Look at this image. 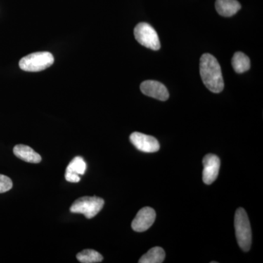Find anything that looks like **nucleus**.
<instances>
[{
	"label": "nucleus",
	"mask_w": 263,
	"mask_h": 263,
	"mask_svg": "<svg viewBox=\"0 0 263 263\" xmlns=\"http://www.w3.org/2000/svg\"><path fill=\"white\" fill-rule=\"evenodd\" d=\"M200 76L208 89L219 93L224 89V80L217 60L210 53H204L200 58Z\"/></svg>",
	"instance_id": "nucleus-1"
},
{
	"label": "nucleus",
	"mask_w": 263,
	"mask_h": 263,
	"mask_svg": "<svg viewBox=\"0 0 263 263\" xmlns=\"http://www.w3.org/2000/svg\"><path fill=\"white\" fill-rule=\"evenodd\" d=\"M235 229L240 248L243 252H249L252 245V229L247 212L242 208L235 212Z\"/></svg>",
	"instance_id": "nucleus-2"
},
{
	"label": "nucleus",
	"mask_w": 263,
	"mask_h": 263,
	"mask_svg": "<svg viewBox=\"0 0 263 263\" xmlns=\"http://www.w3.org/2000/svg\"><path fill=\"white\" fill-rule=\"evenodd\" d=\"M54 58L50 52L41 51L30 53L19 62V67L27 72H39L51 67Z\"/></svg>",
	"instance_id": "nucleus-3"
},
{
	"label": "nucleus",
	"mask_w": 263,
	"mask_h": 263,
	"mask_svg": "<svg viewBox=\"0 0 263 263\" xmlns=\"http://www.w3.org/2000/svg\"><path fill=\"white\" fill-rule=\"evenodd\" d=\"M104 204L105 201L100 197H83L73 202L70 210L73 214H84L87 219H91L103 209Z\"/></svg>",
	"instance_id": "nucleus-4"
},
{
	"label": "nucleus",
	"mask_w": 263,
	"mask_h": 263,
	"mask_svg": "<svg viewBox=\"0 0 263 263\" xmlns=\"http://www.w3.org/2000/svg\"><path fill=\"white\" fill-rule=\"evenodd\" d=\"M135 37L142 46L150 48L152 50H157L160 48V39L157 32L150 24L140 23L135 27Z\"/></svg>",
	"instance_id": "nucleus-5"
},
{
	"label": "nucleus",
	"mask_w": 263,
	"mask_h": 263,
	"mask_svg": "<svg viewBox=\"0 0 263 263\" xmlns=\"http://www.w3.org/2000/svg\"><path fill=\"white\" fill-rule=\"evenodd\" d=\"M129 139L137 149L145 153H154L158 152L160 148L158 141L153 136H147L138 132L132 133Z\"/></svg>",
	"instance_id": "nucleus-6"
},
{
	"label": "nucleus",
	"mask_w": 263,
	"mask_h": 263,
	"mask_svg": "<svg viewBox=\"0 0 263 263\" xmlns=\"http://www.w3.org/2000/svg\"><path fill=\"white\" fill-rule=\"evenodd\" d=\"M203 173L202 180L205 184H212L217 179L220 169V160L213 154L205 155L203 158Z\"/></svg>",
	"instance_id": "nucleus-7"
},
{
	"label": "nucleus",
	"mask_w": 263,
	"mask_h": 263,
	"mask_svg": "<svg viewBox=\"0 0 263 263\" xmlns=\"http://www.w3.org/2000/svg\"><path fill=\"white\" fill-rule=\"evenodd\" d=\"M156 212L152 208L144 207L138 212L132 222V228L134 231L141 233L149 229L155 222Z\"/></svg>",
	"instance_id": "nucleus-8"
},
{
	"label": "nucleus",
	"mask_w": 263,
	"mask_h": 263,
	"mask_svg": "<svg viewBox=\"0 0 263 263\" xmlns=\"http://www.w3.org/2000/svg\"><path fill=\"white\" fill-rule=\"evenodd\" d=\"M141 91L146 96L157 99L161 101H165L169 98V92L167 88L159 81H143L141 84Z\"/></svg>",
	"instance_id": "nucleus-9"
},
{
	"label": "nucleus",
	"mask_w": 263,
	"mask_h": 263,
	"mask_svg": "<svg viewBox=\"0 0 263 263\" xmlns=\"http://www.w3.org/2000/svg\"><path fill=\"white\" fill-rule=\"evenodd\" d=\"M13 153L20 160L31 163H39L42 160L39 154L34 152L31 147L26 145H16L13 148Z\"/></svg>",
	"instance_id": "nucleus-10"
},
{
	"label": "nucleus",
	"mask_w": 263,
	"mask_h": 263,
	"mask_svg": "<svg viewBox=\"0 0 263 263\" xmlns=\"http://www.w3.org/2000/svg\"><path fill=\"white\" fill-rule=\"evenodd\" d=\"M216 9L221 16H233L238 13L241 5L237 0H216Z\"/></svg>",
	"instance_id": "nucleus-11"
},
{
	"label": "nucleus",
	"mask_w": 263,
	"mask_h": 263,
	"mask_svg": "<svg viewBox=\"0 0 263 263\" xmlns=\"http://www.w3.org/2000/svg\"><path fill=\"white\" fill-rule=\"evenodd\" d=\"M165 258V252L161 247H156L151 249L142 256L139 263H162Z\"/></svg>",
	"instance_id": "nucleus-12"
},
{
	"label": "nucleus",
	"mask_w": 263,
	"mask_h": 263,
	"mask_svg": "<svg viewBox=\"0 0 263 263\" xmlns=\"http://www.w3.org/2000/svg\"><path fill=\"white\" fill-rule=\"evenodd\" d=\"M232 65L237 73H243L250 69V60L242 52H237L232 60Z\"/></svg>",
	"instance_id": "nucleus-13"
},
{
	"label": "nucleus",
	"mask_w": 263,
	"mask_h": 263,
	"mask_svg": "<svg viewBox=\"0 0 263 263\" xmlns=\"http://www.w3.org/2000/svg\"><path fill=\"white\" fill-rule=\"evenodd\" d=\"M78 260L82 263L101 262L103 257L93 249H85L76 255Z\"/></svg>",
	"instance_id": "nucleus-14"
},
{
	"label": "nucleus",
	"mask_w": 263,
	"mask_h": 263,
	"mask_svg": "<svg viewBox=\"0 0 263 263\" xmlns=\"http://www.w3.org/2000/svg\"><path fill=\"white\" fill-rule=\"evenodd\" d=\"M86 170V164L84 159L76 157L73 159L66 169V172L73 173L78 175H84Z\"/></svg>",
	"instance_id": "nucleus-15"
},
{
	"label": "nucleus",
	"mask_w": 263,
	"mask_h": 263,
	"mask_svg": "<svg viewBox=\"0 0 263 263\" xmlns=\"http://www.w3.org/2000/svg\"><path fill=\"white\" fill-rule=\"evenodd\" d=\"M13 187V182L8 176L0 174V193H6Z\"/></svg>",
	"instance_id": "nucleus-16"
},
{
	"label": "nucleus",
	"mask_w": 263,
	"mask_h": 263,
	"mask_svg": "<svg viewBox=\"0 0 263 263\" xmlns=\"http://www.w3.org/2000/svg\"><path fill=\"white\" fill-rule=\"evenodd\" d=\"M65 179L67 180L68 182L78 183L80 181L81 178L79 175L73 174V173L66 172Z\"/></svg>",
	"instance_id": "nucleus-17"
}]
</instances>
